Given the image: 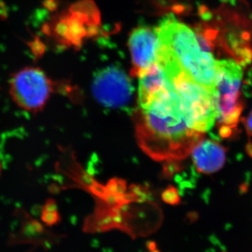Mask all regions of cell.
I'll use <instances>...</instances> for the list:
<instances>
[{
  "label": "cell",
  "instance_id": "obj_1",
  "mask_svg": "<svg viewBox=\"0 0 252 252\" xmlns=\"http://www.w3.org/2000/svg\"><path fill=\"white\" fill-rule=\"evenodd\" d=\"M135 132L140 148L157 161H180L205 137L193 128L182 97L171 82L135 112Z\"/></svg>",
  "mask_w": 252,
  "mask_h": 252
},
{
  "label": "cell",
  "instance_id": "obj_2",
  "mask_svg": "<svg viewBox=\"0 0 252 252\" xmlns=\"http://www.w3.org/2000/svg\"><path fill=\"white\" fill-rule=\"evenodd\" d=\"M157 29L160 44L170 51L181 69L212 92L216 82L218 61L202 45L196 33L172 16L164 18Z\"/></svg>",
  "mask_w": 252,
  "mask_h": 252
},
{
  "label": "cell",
  "instance_id": "obj_3",
  "mask_svg": "<svg viewBox=\"0 0 252 252\" xmlns=\"http://www.w3.org/2000/svg\"><path fill=\"white\" fill-rule=\"evenodd\" d=\"M166 74L172 87L183 99L193 128L205 133L212 128L217 117L212 91L195 82L180 66L167 71Z\"/></svg>",
  "mask_w": 252,
  "mask_h": 252
},
{
  "label": "cell",
  "instance_id": "obj_4",
  "mask_svg": "<svg viewBox=\"0 0 252 252\" xmlns=\"http://www.w3.org/2000/svg\"><path fill=\"white\" fill-rule=\"evenodd\" d=\"M54 86L39 68L26 67L13 74L9 94L18 107L34 114L44 108L54 92Z\"/></svg>",
  "mask_w": 252,
  "mask_h": 252
},
{
  "label": "cell",
  "instance_id": "obj_5",
  "mask_svg": "<svg viewBox=\"0 0 252 252\" xmlns=\"http://www.w3.org/2000/svg\"><path fill=\"white\" fill-rule=\"evenodd\" d=\"M243 70L233 60L218 61V70L215 89L212 91L217 120L238 108H244L241 99Z\"/></svg>",
  "mask_w": 252,
  "mask_h": 252
},
{
  "label": "cell",
  "instance_id": "obj_6",
  "mask_svg": "<svg viewBox=\"0 0 252 252\" xmlns=\"http://www.w3.org/2000/svg\"><path fill=\"white\" fill-rule=\"evenodd\" d=\"M92 91L102 105L119 108L130 102L134 88L127 74L121 68L112 65L94 74Z\"/></svg>",
  "mask_w": 252,
  "mask_h": 252
},
{
  "label": "cell",
  "instance_id": "obj_7",
  "mask_svg": "<svg viewBox=\"0 0 252 252\" xmlns=\"http://www.w3.org/2000/svg\"><path fill=\"white\" fill-rule=\"evenodd\" d=\"M95 9L90 1H83L63 15L54 26V35L65 45H79L96 27Z\"/></svg>",
  "mask_w": 252,
  "mask_h": 252
},
{
  "label": "cell",
  "instance_id": "obj_8",
  "mask_svg": "<svg viewBox=\"0 0 252 252\" xmlns=\"http://www.w3.org/2000/svg\"><path fill=\"white\" fill-rule=\"evenodd\" d=\"M160 41L157 28L140 27L129 37L132 67L131 75L139 77L144 71L157 63Z\"/></svg>",
  "mask_w": 252,
  "mask_h": 252
},
{
  "label": "cell",
  "instance_id": "obj_9",
  "mask_svg": "<svg viewBox=\"0 0 252 252\" xmlns=\"http://www.w3.org/2000/svg\"><path fill=\"white\" fill-rule=\"evenodd\" d=\"M226 149L213 140H202L191 152L192 160L198 173L210 175L224 165Z\"/></svg>",
  "mask_w": 252,
  "mask_h": 252
},
{
  "label": "cell",
  "instance_id": "obj_10",
  "mask_svg": "<svg viewBox=\"0 0 252 252\" xmlns=\"http://www.w3.org/2000/svg\"><path fill=\"white\" fill-rule=\"evenodd\" d=\"M138 77L140 78L139 107L148 103L154 94L162 90L170 82L165 71L157 63H154Z\"/></svg>",
  "mask_w": 252,
  "mask_h": 252
},
{
  "label": "cell",
  "instance_id": "obj_11",
  "mask_svg": "<svg viewBox=\"0 0 252 252\" xmlns=\"http://www.w3.org/2000/svg\"><path fill=\"white\" fill-rule=\"evenodd\" d=\"M60 220L54 203H47L43 210L42 220L48 225L56 224Z\"/></svg>",
  "mask_w": 252,
  "mask_h": 252
},
{
  "label": "cell",
  "instance_id": "obj_12",
  "mask_svg": "<svg viewBox=\"0 0 252 252\" xmlns=\"http://www.w3.org/2000/svg\"><path fill=\"white\" fill-rule=\"evenodd\" d=\"M162 198L164 202L170 205H176L180 203V194L178 190L173 187H169L166 190H164Z\"/></svg>",
  "mask_w": 252,
  "mask_h": 252
},
{
  "label": "cell",
  "instance_id": "obj_13",
  "mask_svg": "<svg viewBox=\"0 0 252 252\" xmlns=\"http://www.w3.org/2000/svg\"><path fill=\"white\" fill-rule=\"evenodd\" d=\"M219 126V135L223 139H229L235 135L237 127H230L229 126L220 125Z\"/></svg>",
  "mask_w": 252,
  "mask_h": 252
},
{
  "label": "cell",
  "instance_id": "obj_14",
  "mask_svg": "<svg viewBox=\"0 0 252 252\" xmlns=\"http://www.w3.org/2000/svg\"><path fill=\"white\" fill-rule=\"evenodd\" d=\"M242 122L246 128L249 136L252 137V110L249 114L248 117L242 119Z\"/></svg>",
  "mask_w": 252,
  "mask_h": 252
},
{
  "label": "cell",
  "instance_id": "obj_15",
  "mask_svg": "<svg viewBox=\"0 0 252 252\" xmlns=\"http://www.w3.org/2000/svg\"><path fill=\"white\" fill-rule=\"evenodd\" d=\"M246 152L252 158V142L250 139H249L248 144H246Z\"/></svg>",
  "mask_w": 252,
  "mask_h": 252
},
{
  "label": "cell",
  "instance_id": "obj_16",
  "mask_svg": "<svg viewBox=\"0 0 252 252\" xmlns=\"http://www.w3.org/2000/svg\"><path fill=\"white\" fill-rule=\"evenodd\" d=\"M1 162L0 161V175H1Z\"/></svg>",
  "mask_w": 252,
  "mask_h": 252
}]
</instances>
